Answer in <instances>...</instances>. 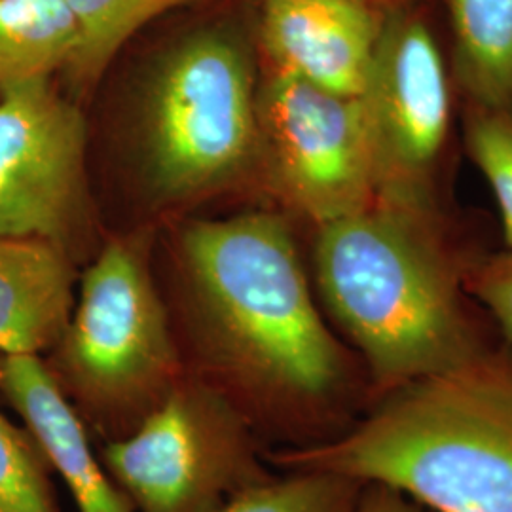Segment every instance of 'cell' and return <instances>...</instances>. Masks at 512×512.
I'll use <instances>...</instances> for the list:
<instances>
[{
	"label": "cell",
	"mask_w": 512,
	"mask_h": 512,
	"mask_svg": "<svg viewBox=\"0 0 512 512\" xmlns=\"http://www.w3.org/2000/svg\"><path fill=\"white\" fill-rule=\"evenodd\" d=\"M256 95L253 59L228 33L200 31L162 57L139 129L145 183L156 200L190 202L255 171Z\"/></svg>",
	"instance_id": "cell-5"
},
{
	"label": "cell",
	"mask_w": 512,
	"mask_h": 512,
	"mask_svg": "<svg viewBox=\"0 0 512 512\" xmlns=\"http://www.w3.org/2000/svg\"><path fill=\"white\" fill-rule=\"evenodd\" d=\"M363 484L330 471H287L232 495L215 512H351Z\"/></svg>",
	"instance_id": "cell-16"
},
{
	"label": "cell",
	"mask_w": 512,
	"mask_h": 512,
	"mask_svg": "<svg viewBox=\"0 0 512 512\" xmlns=\"http://www.w3.org/2000/svg\"><path fill=\"white\" fill-rule=\"evenodd\" d=\"M366 2L372 4L374 8H378L380 12L389 14V12H393V10H399V8H403V6L420 2V0H366Z\"/></svg>",
	"instance_id": "cell-21"
},
{
	"label": "cell",
	"mask_w": 512,
	"mask_h": 512,
	"mask_svg": "<svg viewBox=\"0 0 512 512\" xmlns=\"http://www.w3.org/2000/svg\"><path fill=\"white\" fill-rule=\"evenodd\" d=\"M264 450L230 404L184 376L131 437L105 444L101 461L139 512H215L274 478Z\"/></svg>",
	"instance_id": "cell-7"
},
{
	"label": "cell",
	"mask_w": 512,
	"mask_h": 512,
	"mask_svg": "<svg viewBox=\"0 0 512 512\" xmlns=\"http://www.w3.org/2000/svg\"><path fill=\"white\" fill-rule=\"evenodd\" d=\"M78 40L65 0H0V88L67 69Z\"/></svg>",
	"instance_id": "cell-14"
},
{
	"label": "cell",
	"mask_w": 512,
	"mask_h": 512,
	"mask_svg": "<svg viewBox=\"0 0 512 512\" xmlns=\"http://www.w3.org/2000/svg\"><path fill=\"white\" fill-rule=\"evenodd\" d=\"M463 152L494 190L501 215V239L512 251V114L459 105Z\"/></svg>",
	"instance_id": "cell-17"
},
{
	"label": "cell",
	"mask_w": 512,
	"mask_h": 512,
	"mask_svg": "<svg viewBox=\"0 0 512 512\" xmlns=\"http://www.w3.org/2000/svg\"><path fill=\"white\" fill-rule=\"evenodd\" d=\"M164 300L186 376L230 404L266 450L340 439L374 401L279 213L190 224Z\"/></svg>",
	"instance_id": "cell-1"
},
{
	"label": "cell",
	"mask_w": 512,
	"mask_h": 512,
	"mask_svg": "<svg viewBox=\"0 0 512 512\" xmlns=\"http://www.w3.org/2000/svg\"><path fill=\"white\" fill-rule=\"evenodd\" d=\"M78 25V50L67 71L74 88L86 92L141 27L190 0H65Z\"/></svg>",
	"instance_id": "cell-15"
},
{
	"label": "cell",
	"mask_w": 512,
	"mask_h": 512,
	"mask_svg": "<svg viewBox=\"0 0 512 512\" xmlns=\"http://www.w3.org/2000/svg\"><path fill=\"white\" fill-rule=\"evenodd\" d=\"M52 473L31 431L0 412V512H61Z\"/></svg>",
	"instance_id": "cell-18"
},
{
	"label": "cell",
	"mask_w": 512,
	"mask_h": 512,
	"mask_svg": "<svg viewBox=\"0 0 512 512\" xmlns=\"http://www.w3.org/2000/svg\"><path fill=\"white\" fill-rule=\"evenodd\" d=\"M0 395L37 439L80 512H137L92 450V437L40 355L0 353Z\"/></svg>",
	"instance_id": "cell-11"
},
{
	"label": "cell",
	"mask_w": 512,
	"mask_h": 512,
	"mask_svg": "<svg viewBox=\"0 0 512 512\" xmlns=\"http://www.w3.org/2000/svg\"><path fill=\"white\" fill-rule=\"evenodd\" d=\"M359 101L376 200L454 202L459 97L439 0L385 14Z\"/></svg>",
	"instance_id": "cell-6"
},
{
	"label": "cell",
	"mask_w": 512,
	"mask_h": 512,
	"mask_svg": "<svg viewBox=\"0 0 512 512\" xmlns=\"http://www.w3.org/2000/svg\"><path fill=\"white\" fill-rule=\"evenodd\" d=\"M459 105L512 114V0H439Z\"/></svg>",
	"instance_id": "cell-13"
},
{
	"label": "cell",
	"mask_w": 512,
	"mask_h": 512,
	"mask_svg": "<svg viewBox=\"0 0 512 512\" xmlns=\"http://www.w3.org/2000/svg\"><path fill=\"white\" fill-rule=\"evenodd\" d=\"M74 281L65 245L0 236V353H50L71 321Z\"/></svg>",
	"instance_id": "cell-12"
},
{
	"label": "cell",
	"mask_w": 512,
	"mask_h": 512,
	"mask_svg": "<svg viewBox=\"0 0 512 512\" xmlns=\"http://www.w3.org/2000/svg\"><path fill=\"white\" fill-rule=\"evenodd\" d=\"M384 19L366 0H262L260 42L270 73L359 97Z\"/></svg>",
	"instance_id": "cell-10"
},
{
	"label": "cell",
	"mask_w": 512,
	"mask_h": 512,
	"mask_svg": "<svg viewBox=\"0 0 512 512\" xmlns=\"http://www.w3.org/2000/svg\"><path fill=\"white\" fill-rule=\"evenodd\" d=\"M467 291L492 315L501 338L512 346V251L492 249L467 275Z\"/></svg>",
	"instance_id": "cell-19"
},
{
	"label": "cell",
	"mask_w": 512,
	"mask_h": 512,
	"mask_svg": "<svg viewBox=\"0 0 512 512\" xmlns=\"http://www.w3.org/2000/svg\"><path fill=\"white\" fill-rule=\"evenodd\" d=\"M44 363L105 444L131 437L169 399L186 372L143 243L110 239L101 249Z\"/></svg>",
	"instance_id": "cell-4"
},
{
	"label": "cell",
	"mask_w": 512,
	"mask_h": 512,
	"mask_svg": "<svg viewBox=\"0 0 512 512\" xmlns=\"http://www.w3.org/2000/svg\"><path fill=\"white\" fill-rule=\"evenodd\" d=\"M86 120L52 78L0 88V236L69 249L86 219Z\"/></svg>",
	"instance_id": "cell-9"
},
{
	"label": "cell",
	"mask_w": 512,
	"mask_h": 512,
	"mask_svg": "<svg viewBox=\"0 0 512 512\" xmlns=\"http://www.w3.org/2000/svg\"><path fill=\"white\" fill-rule=\"evenodd\" d=\"M351 512H431L384 482H365Z\"/></svg>",
	"instance_id": "cell-20"
},
{
	"label": "cell",
	"mask_w": 512,
	"mask_h": 512,
	"mask_svg": "<svg viewBox=\"0 0 512 512\" xmlns=\"http://www.w3.org/2000/svg\"><path fill=\"white\" fill-rule=\"evenodd\" d=\"M256 122V171L300 219L319 228L376 200L359 97L270 73L258 84Z\"/></svg>",
	"instance_id": "cell-8"
},
{
	"label": "cell",
	"mask_w": 512,
	"mask_h": 512,
	"mask_svg": "<svg viewBox=\"0 0 512 512\" xmlns=\"http://www.w3.org/2000/svg\"><path fill=\"white\" fill-rule=\"evenodd\" d=\"M264 461L384 482L431 512H512V346L376 397L340 439Z\"/></svg>",
	"instance_id": "cell-3"
},
{
	"label": "cell",
	"mask_w": 512,
	"mask_h": 512,
	"mask_svg": "<svg viewBox=\"0 0 512 512\" xmlns=\"http://www.w3.org/2000/svg\"><path fill=\"white\" fill-rule=\"evenodd\" d=\"M488 217L456 202L374 200L315 228L310 279L332 330L365 363L374 399L501 342L467 275Z\"/></svg>",
	"instance_id": "cell-2"
}]
</instances>
